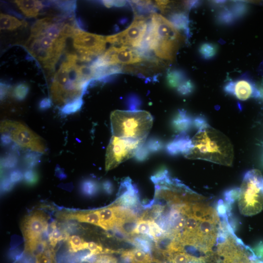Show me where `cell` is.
Here are the masks:
<instances>
[{
    "label": "cell",
    "instance_id": "1",
    "mask_svg": "<svg viewBox=\"0 0 263 263\" xmlns=\"http://www.w3.org/2000/svg\"><path fill=\"white\" fill-rule=\"evenodd\" d=\"M77 54L69 53L55 74L50 88L52 101L56 105L81 99L89 82L93 79L90 66L76 64Z\"/></svg>",
    "mask_w": 263,
    "mask_h": 263
},
{
    "label": "cell",
    "instance_id": "2",
    "mask_svg": "<svg viewBox=\"0 0 263 263\" xmlns=\"http://www.w3.org/2000/svg\"><path fill=\"white\" fill-rule=\"evenodd\" d=\"M65 22L51 18L37 20L25 46L45 68H53L63 52L66 38L62 36Z\"/></svg>",
    "mask_w": 263,
    "mask_h": 263
},
{
    "label": "cell",
    "instance_id": "3",
    "mask_svg": "<svg viewBox=\"0 0 263 263\" xmlns=\"http://www.w3.org/2000/svg\"><path fill=\"white\" fill-rule=\"evenodd\" d=\"M192 146L185 156L224 166H231L234 151L232 144L222 132L212 128L198 131L191 139Z\"/></svg>",
    "mask_w": 263,
    "mask_h": 263
},
{
    "label": "cell",
    "instance_id": "4",
    "mask_svg": "<svg viewBox=\"0 0 263 263\" xmlns=\"http://www.w3.org/2000/svg\"><path fill=\"white\" fill-rule=\"evenodd\" d=\"M145 38L148 49L158 57L173 60L184 38L177 29L162 15L153 13Z\"/></svg>",
    "mask_w": 263,
    "mask_h": 263
},
{
    "label": "cell",
    "instance_id": "5",
    "mask_svg": "<svg viewBox=\"0 0 263 263\" xmlns=\"http://www.w3.org/2000/svg\"><path fill=\"white\" fill-rule=\"evenodd\" d=\"M113 136L146 141L153 124V117L147 111H113L110 116Z\"/></svg>",
    "mask_w": 263,
    "mask_h": 263
},
{
    "label": "cell",
    "instance_id": "6",
    "mask_svg": "<svg viewBox=\"0 0 263 263\" xmlns=\"http://www.w3.org/2000/svg\"><path fill=\"white\" fill-rule=\"evenodd\" d=\"M238 198L244 215H254L263 209V176L260 170L253 169L245 173Z\"/></svg>",
    "mask_w": 263,
    "mask_h": 263
},
{
    "label": "cell",
    "instance_id": "7",
    "mask_svg": "<svg viewBox=\"0 0 263 263\" xmlns=\"http://www.w3.org/2000/svg\"><path fill=\"white\" fill-rule=\"evenodd\" d=\"M0 132L9 136L11 141L21 148L39 153L45 151V146L41 137L20 122L3 121L0 124Z\"/></svg>",
    "mask_w": 263,
    "mask_h": 263
},
{
    "label": "cell",
    "instance_id": "8",
    "mask_svg": "<svg viewBox=\"0 0 263 263\" xmlns=\"http://www.w3.org/2000/svg\"><path fill=\"white\" fill-rule=\"evenodd\" d=\"M145 141L112 136L105 157V169L109 170L126 160L134 157L138 148Z\"/></svg>",
    "mask_w": 263,
    "mask_h": 263
},
{
    "label": "cell",
    "instance_id": "9",
    "mask_svg": "<svg viewBox=\"0 0 263 263\" xmlns=\"http://www.w3.org/2000/svg\"><path fill=\"white\" fill-rule=\"evenodd\" d=\"M147 27L146 19L143 17L136 16L128 28L119 33L106 37V40L113 44L140 47L146 37Z\"/></svg>",
    "mask_w": 263,
    "mask_h": 263
},
{
    "label": "cell",
    "instance_id": "10",
    "mask_svg": "<svg viewBox=\"0 0 263 263\" xmlns=\"http://www.w3.org/2000/svg\"><path fill=\"white\" fill-rule=\"evenodd\" d=\"M143 60L136 49L127 46H113L95 60L93 67H105L117 64H132Z\"/></svg>",
    "mask_w": 263,
    "mask_h": 263
},
{
    "label": "cell",
    "instance_id": "11",
    "mask_svg": "<svg viewBox=\"0 0 263 263\" xmlns=\"http://www.w3.org/2000/svg\"><path fill=\"white\" fill-rule=\"evenodd\" d=\"M73 46L77 51H84L94 56L101 55L106 45V37L79 29L73 37Z\"/></svg>",
    "mask_w": 263,
    "mask_h": 263
},
{
    "label": "cell",
    "instance_id": "12",
    "mask_svg": "<svg viewBox=\"0 0 263 263\" xmlns=\"http://www.w3.org/2000/svg\"><path fill=\"white\" fill-rule=\"evenodd\" d=\"M48 218L41 211H36L23 220L21 230L26 242L40 239L41 235L47 229Z\"/></svg>",
    "mask_w": 263,
    "mask_h": 263
},
{
    "label": "cell",
    "instance_id": "13",
    "mask_svg": "<svg viewBox=\"0 0 263 263\" xmlns=\"http://www.w3.org/2000/svg\"><path fill=\"white\" fill-rule=\"evenodd\" d=\"M224 90L226 94L242 101L259 96V93L253 83L245 77L229 81L225 85Z\"/></svg>",
    "mask_w": 263,
    "mask_h": 263
},
{
    "label": "cell",
    "instance_id": "14",
    "mask_svg": "<svg viewBox=\"0 0 263 263\" xmlns=\"http://www.w3.org/2000/svg\"><path fill=\"white\" fill-rule=\"evenodd\" d=\"M191 139L187 133L179 134L166 147L167 152L171 155H186L192 148Z\"/></svg>",
    "mask_w": 263,
    "mask_h": 263
},
{
    "label": "cell",
    "instance_id": "15",
    "mask_svg": "<svg viewBox=\"0 0 263 263\" xmlns=\"http://www.w3.org/2000/svg\"><path fill=\"white\" fill-rule=\"evenodd\" d=\"M170 126L175 132L187 133L193 126V119L186 111L179 110L172 118Z\"/></svg>",
    "mask_w": 263,
    "mask_h": 263
},
{
    "label": "cell",
    "instance_id": "16",
    "mask_svg": "<svg viewBox=\"0 0 263 263\" xmlns=\"http://www.w3.org/2000/svg\"><path fill=\"white\" fill-rule=\"evenodd\" d=\"M60 217L89 223L102 227L98 210L86 212H63L60 214Z\"/></svg>",
    "mask_w": 263,
    "mask_h": 263
},
{
    "label": "cell",
    "instance_id": "17",
    "mask_svg": "<svg viewBox=\"0 0 263 263\" xmlns=\"http://www.w3.org/2000/svg\"><path fill=\"white\" fill-rule=\"evenodd\" d=\"M19 9L27 17H36L43 5L40 1L33 0H15Z\"/></svg>",
    "mask_w": 263,
    "mask_h": 263
},
{
    "label": "cell",
    "instance_id": "18",
    "mask_svg": "<svg viewBox=\"0 0 263 263\" xmlns=\"http://www.w3.org/2000/svg\"><path fill=\"white\" fill-rule=\"evenodd\" d=\"M102 228L108 230L113 228L116 222V217L113 207L98 210Z\"/></svg>",
    "mask_w": 263,
    "mask_h": 263
},
{
    "label": "cell",
    "instance_id": "19",
    "mask_svg": "<svg viewBox=\"0 0 263 263\" xmlns=\"http://www.w3.org/2000/svg\"><path fill=\"white\" fill-rule=\"evenodd\" d=\"M99 189V184L92 179H84L80 185L81 193L87 197H92L95 196L98 193Z\"/></svg>",
    "mask_w": 263,
    "mask_h": 263
},
{
    "label": "cell",
    "instance_id": "20",
    "mask_svg": "<svg viewBox=\"0 0 263 263\" xmlns=\"http://www.w3.org/2000/svg\"><path fill=\"white\" fill-rule=\"evenodd\" d=\"M187 79H188L186 74L180 70H170L167 74V84L170 88L172 89H177Z\"/></svg>",
    "mask_w": 263,
    "mask_h": 263
},
{
    "label": "cell",
    "instance_id": "21",
    "mask_svg": "<svg viewBox=\"0 0 263 263\" xmlns=\"http://www.w3.org/2000/svg\"><path fill=\"white\" fill-rule=\"evenodd\" d=\"M169 21L177 28L182 29L188 34V18L187 14L183 12L175 13L170 16Z\"/></svg>",
    "mask_w": 263,
    "mask_h": 263
},
{
    "label": "cell",
    "instance_id": "22",
    "mask_svg": "<svg viewBox=\"0 0 263 263\" xmlns=\"http://www.w3.org/2000/svg\"><path fill=\"white\" fill-rule=\"evenodd\" d=\"M22 25L21 21L8 15L0 14V27L1 30H13Z\"/></svg>",
    "mask_w": 263,
    "mask_h": 263
},
{
    "label": "cell",
    "instance_id": "23",
    "mask_svg": "<svg viewBox=\"0 0 263 263\" xmlns=\"http://www.w3.org/2000/svg\"><path fill=\"white\" fill-rule=\"evenodd\" d=\"M199 53L202 58L210 60L216 56L218 52L217 45L211 42L202 43L199 47Z\"/></svg>",
    "mask_w": 263,
    "mask_h": 263
},
{
    "label": "cell",
    "instance_id": "24",
    "mask_svg": "<svg viewBox=\"0 0 263 263\" xmlns=\"http://www.w3.org/2000/svg\"><path fill=\"white\" fill-rule=\"evenodd\" d=\"M134 263H151L153 259L150 254L139 249L134 248L127 251Z\"/></svg>",
    "mask_w": 263,
    "mask_h": 263
},
{
    "label": "cell",
    "instance_id": "25",
    "mask_svg": "<svg viewBox=\"0 0 263 263\" xmlns=\"http://www.w3.org/2000/svg\"><path fill=\"white\" fill-rule=\"evenodd\" d=\"M217 21L224 25H230L237 20L229 8H225L221 10L217 16Z\"/></svg>",
    "mask_w": 263,
    "mask_h": 263
},
{
    "label": "cell",
    "instance_id": "26",
    "mask_svg": "<svg viewBox=\"0 0 263 263\" xmlns=\"http://www.w3.org/2000/svg\"><path fill=\"white\" fill-rule=\"evenodd\" d=\"M50 225L52 230L48 235L49 241L50 244L55 246L58 241L66 238V233H64V232L58 228L55 222H53Z\"/></svg>",
    "mask_w": 263,
    "mask_h": 263
},
{
    "label": "cell",
    "instance_id": "27",
    "mask_svg": "<svg viewBox=\"0 0 263 263\" xmlns=\"http://www.w3.org/2000/svg\"><path fill=\"white\" fill-rule=\"evenodd\" d=\"M150 153H157L161 151L164 148L162 140L157 137H151L145 143Z\"/></svg>",
    "mask_w": 263,
    "mask_h": 263
},
{
    "label": "cell",
    "instance_id": "28",
    "mask_svg": "<svg viewBox=\"0 0 263 263\" xmlns=\"http://www.w3.org/2000/svg\"><path fill=\"white\" fill-rule=\"evenodd\" d=\"M40 158V153L30 151L24 155L23 161L28 169H33L39 162Z\"/></svg>",
    "mask_w": 263,
    "mask_h": 263
},
{
    "label": "cell",
    "instance_id": "29",
    "mask_svg": "<svg viewBox=\"0 0 263 263\" xmlns=\"http://www.w3.org/2000/svg\"><path fill=\"white\" fill-rule=\"evenodd\" d=\"M68 244L73 252L86 249V242L77 235H72L68 238Z\"/></svg>",
    "mask_w": 263,
    "mask_h": 263
},
{
    "label": "cell",
    "instance_id": "30",
    "mask_svg": "<svg viewBox=\"0 0 263 263\" xmlns=\"http://www.w3.org/2000/svg\"><path fill=\"white\" fill-rule=\"evenodd\" d=\"M39 179V175L37 171L33 169H28L23 173L24 183L28 186L36 185Z\"/></svg>",
    "mask_w": 263,
    "mask_h": 263
},
{
    "label": "cell",
    "instance_id": "31",
    "mask_svg": "<svg viewBox=\"0 0 263 263\" xmlns=\"http://www.w3.org/2000/svg\"><path fill=\"white\" fill-rule=\"evenodd\" d=\"M19 158L18 155L13 153L6 154L1 159V165L5 169H12L18 165Z\"/></svg>",
    "mask_w": 263,
    "mask_h": 263
},
{
    "label": "cell",
    "instance_id": "32",
    "mask_svg": "<svg viewBox=\"0 0 263 263\" xmlns=\"http://www.w3.org/2000/svg\"><path fill=\"white\" fill-rule=\"evenodd\" d=\"M132 242L138 248L145 252L150 254L152 246L150 241L147 240L145 238L137 237L132 239Z\"/></svg>",
    "mask_w": 263,
    "mask_h": 263
},
{
    "label": "cell",
    "instance_id": "33",
    "mask_svg": "<svg viewBox=\"0 0 263 263\" xmlns=\"http://www.w3.org/2000/svg\"><path fill=\"white\" fill-rule=\"evenodd\" d=\"M236 19L241 18L246 13V6L241 2H234L229 8Z\"/></svg>",
    "mask_w": 263,
    "mask_h": 263
},
{
    "label": "cell",
    "instance_id": "34",
    "mask_svg": "<svg viewBox=\"0 0 263 263\" xmlns=\"http://www.w3.org/2000/svg\"><path fill=\"white\" fill-rule=\"evenodd\" d=\"M29 90L28 85L24 83L19 84L14 89L13 95L17 99L23 100L27 95Z\"/></svg>",
    "mask_w": 263,
    "mask_h": 263
},
{
    "label": "cell",
    "instance_id": "35",
    "mask_svg": "<svg viewBox=\"0 0 263 263\" xmlns=\"http://www.w3.org/2000/svg\"><path fill=\"white\" fill-rule=\"evenodd\" d=\"M83 104L82 99H80L64 105L61 108V112L65 114H70L78 111Z\"/></svg>",
    "mask_w": 263,
    "mask_h": 263
},
{
    "label": "cell",
    "instance_id": "36",
    "mask_svg": "<svg viewBox=\"0 0 263 263\" xmlns=\"http://www.w3.org/2000/svg\"><path fill=\"white\" fill-rule=\"evenodd\" d=\"M194 88V83L190 79H187L176 90L180 94L187 95L193 92Z\"/></svg>",
    "mask_w": 263,
    "mask_h": 263
},
{
    "label": "cell",
    "instance_id": "37",
    "mask_svg": "<svg viewBox=\"0 0 263 263\" xmlns=\"http://www.w3.org/2000/svg\"><path fill=\"white\" fill-rule=\"evenodd\" d=\"M150 226L149 221L139 219L136 226L133 231L134 234L149 235Z\"/></svg>",
    "mask_w": 263,
    "mask_h": 263
},
{
    "label": "cell",
    "instance_id": "38",
    "mask_svg": "<svg viewBox=\"0 0 263 263\" xmlns=\"http://www.w3.org/2000/svg\"><path fill=\"white\" fill-rule=\"evenodd\" d=\"M145 143L138 148L134 156L135 159L138 162H142L146 160L148 158L150 153Z\"/></svg>",
    "mask_w": 263,
    "mask_h": 263
},
{
    "label": "cell",
    "instance_id": "39",
    "mask_svg": "<svg viewBox=\"0 0 263 263\" xmlns=\"http://www.w3.org/2000/svg\"><path fill=\"white\" fill-rule=\"evenodd\" d=\"M36 263H55L52 251L47 250L37 255Z\"/></svg>",
    "mask_w": 263,
    "mask_h": 263
},
{
    "label": "cell",
    "instance_id": "40",
    "mask_svg": "<svg viewBox=\"0 0 263 263\" xmlns=\"http://www.w3.org/2000/svg\"><path fill=\"white\" fill-rule=\"evenodd\" d=\"M193 127L198 131L210 127L206 118L203 115H198L193 119Z\"/></svg>",
    "mask_w": 263,
    "mask_h": 263
},
{
    "label": "cell",
    "instance_id": "41",
    "mask_svg": "<svg viewBox=\"0 0 263 263\" xmlns=\"http://www.w3.org/2000/svg\"><path fill=\"white\" fill-rule=\"evenodd\" d=\"M85 246L86 249H89L90 252L94 255H96L103 252L102 246L93 242H86Z\"/></svg>",
    "mask_w": 263,
    "mask_h": 263
},
{
    "label": "cell",
    "instance_id": "42",
    "mask_svg": "<svg viewBox=\"0 0 263 263\" xmlns=\"http://www.w3.org/2000/svg\"><path fill=\"white\" fill-rule=\"evenodd\" d=\"M8 177L11 181L15 185L20 182L23 179V174L20 170L16 169L10 172Z\"/></svg>",
    "mask_w": 263,
    "mask_h": 263
},
{
    "label": "cell",
    "instance_id": "43",
    "mask_svg": "<svg viewBox=\"0 0 263 263\" xmlns=\"http://www.w3.org/2000/svg\"><path fill=\"white\" fill-rule=\"evenodd\" d=\"M14 184L11 181L9 177H5L2 179L0 184V189L2 193L9 192L12 189Z\"/></svg>",
    "mask_w": 263,
    "mask_h": 263
},
{
    "label": "cell",
    "instance_id": "44",
    "mask_svg": "<svg viewBox=\"0 0 263 263\" xmlns=\"http://www.w3.org/2000/svg\"><path fill=\"white\" fill-rule=\"evenodd\" d=\"M94 263H117L114 257L108 255H101L96 257Z\"/></svg>",
    "mask_w": 263,
    "mask_h": 263
},
{
    "label": "cell",
    "instance_id": "45",
    "mask_svg": "<svg viewBox=\"0 0 263 263\" xmlns=\"http://www.w3.org/2000/svg\"><path fill=\"white\" fill-rule=\"evenodd\" d=\"M102 188L104 192L108 195H111L114 190L113 184L109 180H106L103 182Z\"/></svg>",
    "mask_w": 263,
    "mask_h": 263
},
{
    "label": "cell",
    "instance_id": "46",
    "mask_svg": "<svg viewBox=\"0 0 263 263\" xmlns=\"http://www.w3.org/2000/svg\"><path fill=\"white\" fill-rule=\"evenodd\" d=\"M104 4L107 7H111L113 6H121L124 5V1H114V0H104Z\"/></svg>",
    "mask_w": 263,
    "mask_h": 263
},
{
    "label": "cell",
    "instance_id": "47",
    "mask_svg": "<svg viewBox=\"0 0 263 263\" xmlns=\"http://www.w3.org/2000/svg\"><path fill=\"white\" fill-rule=\"evenodd\" d=\"M51 100L48 98H45L41 100L39 103V108L42 110H45L50 107Z\"/></svg>",
    "mask_w": 263,
    "mask_h": 263
},
{
    "label": "cell",
    "instance_id": "48",
    "mask_svg": "<svg viewBox=\"0 0 263 263\" xmlns=\"http://www.w3.org/2000/svg\"><path fill=\"white\" fill-rule=\"evenodd\" d=\"M8 88L6 85H4L3 84H0V98L3 99L5 96L7 92Z\"/></svg>",
    "mask_w": 263,
    "mask_h": 263
},
{
    "label": "cell",
    "instance_id": "49",
    "mask_svg": "<svg viewBox=\"0 0 263 263\" xmlns=\"http://www.w3.org/2000/svg\"><path fill=\"white\" fill-rule=\"evenodd\" d=\"M165 263H168V262H165Z\"/></svg>",
    "mask_w": 263,
    "mask_h": 263
}]
</instances>
